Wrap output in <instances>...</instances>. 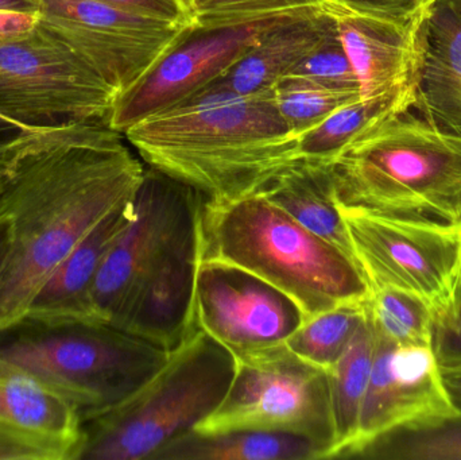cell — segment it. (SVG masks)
<instances>
[{
  "instance_id": "cell-1",
  "label": "cell",
  "mask_w": 461,
  "mask_h": 460,
  "mask_svg": "<svg viewBox=\"0 0 461 460\" xmlns=\"http://www.w3.org/2000/svg\"><path fill=\"white\" fill-rule=\"evenodd\" d=\"M104 121L32 132L8 159L0 267V327L26 315L65 257L116 205L137 194L142 161Z\"/></svg>"
},
{
  "instance_id": "cell-2",
  "label": "cell",
  "mask_w": 461,
  "mask_h": 460,
  "mask_svg": "<svg viewBox=\"0 0 461 460\" xmlns=\"http://www.w3.org/2000/svg\"><path fill=\"white\" fill-rule=\"evenodd\" d=\"M151 169L191 186L205 202L258 194L298 158V135L274 88L255 94L205 89L123 132Z\"/></svg>"
},
{
  "instance_id": "cell-3",
  "label": "cell",
  "mask_w": 461,
  "mask_h": 460,
  "mask_svg": "<svg viewBox=\"0 0 461 460\" xmlns=\"http://www.w3.org/2000/svg\"><path fill=\"white\" fill-rule=\"evenodd\" d=\"M202 259L240 267L293 300L303 318L367 304L371 289L357 261L259 194L205 202Z\"/></svg>"
},
{
  "instance_id": "cell-4",
  "label": "cell",
  "mask_w": 461,
  "mask_h": 460,
  "mask_svg": "<svg viewBox=\"0 0 461 460\" xmlns=\"http://www.w3.org/2000/svg\"><path fill=\"white\" fill-rule=\"evenodd\" d=\"M411 110L382 119L330 162L336 199L382 215L461 224V135Z\"/></svg>"
},
{
  "instance_id": "cell-5",
  "label": "cell",
  "mask_w": 461,
  "mask_h": 460,
  "mask_svg": "<svg viewBox=\"0 0 461 460\" xmlns=\"http://www.w3.org/2000/svg\"><path fill=\"white\" fill-rule=\"evenodd\" d=\"M235 372V356L194 327L135 393L81 421L73 460H153L218 410Z\"/></svg>"
},
{
  "instance_id": "cell-6",
  "label": "cell",
  "mask_w": 461,
  "mask_h": 460,
  "mask_svg": "<svg viewBox=\"0 0 461 460\" xmlns=\"http://www.w3.org/2000/svg\"><path fill=\"white\" fill-rule=\"evenodd\" d=\"M169 353L100 321L24 315L0 327V356L68 400L81 421L135 393Z\"/></svg>"
},
{
  "instance_id": "cell-7",
  "label": "cell",
  "mask_w": 461,
  "mask_h": 460,
  "mask_svg": "<svg viewBox=\"0 0 461 460\" xmlns=\"http://www.w3.org/2000/svg\"><path fill=\"white\" fill-rule=\"evenodd\" d=\"M339 211L371 291L389 289L416 300L429 312L436 338L452 331L461 319V224L340 204Z\"/></svg>"
},
{
  "instance_id": "cell-8",
  "label": "cell",
  "mask_w": 461,
  "mask_h": 460,
  "mask_svg": "<svg viewBox=\"0 0 461 460\" xmlns=\"http://www.w3.org/2000/svg\"><path fill=\"white\" fill-rule=\"evenodd\" d=\"M240 429L300 435L322 446L330 459L336 434L327 372L285 345L236 361L226 399L194 431Z\"/></svg>"
},
{
  "instance_id": "cell-9",
  "label": "cell",
  "mask_w": 461,
  "mask_h": 460,
  "mask_svg": "<svg viewBox=\"0 0 461 460\" xmlns=\"http://www.w3.org/2000/svg\"><path fill=\"white\" fill-rule=\"evenodd\" d=\"M116 94L76 51L38 26L0 42V115L30 129L108 121Z\"/></svg>"
},
{
  "instance_id": "cell-10",
  "label": "cell",
  "mask_w": 461,
  "mask_h": 460,
  "mask_svg": "<svg viewBox=\"0 0 461 460\" xmlns=\"http://www.w3.org/2000/svg\"><path fill=\"white\" fill-rule=\"evenodd\" d=\"M40 14V26L76 51L116 97L194 29L96 0H41Z\"/></svg>"
},
{
  "instance_id": "cell-11",
  "label": "cell",
  "mask_w": 461,
  "mask_h": 460,
  "mask_svg": "<svg viewBox=\"0 0 461 460\" xmlns=\"http://www.w3.org/2000/svg\"><path fill=\"white\" fill-rule=\"evenodd\" d=\"M194 327L236 361L285 345L303 323L298 305L262 278L202 259L194 289Z\"/></svg>"
},
{
  "instance_id": "cell-12",
  "label": "cell",
  "mask_w": 461,
  "mask_h": 460,
  "mask_svg": "<svg viewBox=\"0 0 461 460\" xmlns=\"http://www.w3.org/2000/svg\"><path fill=\"white\" fill-rule=\"evenodd\" d=\"M460 415L435 347L393 345L376 335L359 428L341 459H354L384 435L427 428Z\"/></svg>"
},
{
  "instance_id": "cell-13",
  "label": "cell",
  "mask_w": 461,
  "mask_h": 460,
  "mask_svg": "<svg viewBox=\"0 0 461 460\" xmlns=\"http://www.w3.org/2000/svg\"><path fill=\"white\" fill-rule=\"evenodd\" d=\"M278 19L189 30L135 86L116 97L107 123L123 134L138 122L204 91Z\"/></svg>"
},
{
  "instance_id": "cell-14",
  "label": "cell",
  "mask_w": 461,
  "mask_h": 460,
  "mask_svg": "<svg viewBox=\"0 0 461 460\" xmlns=\"http://www.w3.org/2000/svg\"><path fill=\"white\" fill-rule=\"evenodd\" d=\"M203 204L204 199L189 208L162 240L140 275L119 326L167 351L194 329Z\"/></svg>"
},
{
  "instance_id": "cell-15",
  "label": "cell",
  "mask_w": 461,
  "mask_h": 460,
  "mask_svg": "<svg viewBox=\"0 0 461 460\" xmlns=\"http://www.w3.org/2000/svg\"><path fill=\"white\" fill-rule=\"evenodd\" d=\"M203 199L191 186L158 170L146 169L134 197V212L108 251L91 292L92 319L121 326L145 267L184 213Z\"/></svg>"
},
{
  "instance_id": "cell-16",
  "label": "cell",
  "mask_w": 461,
  "mask_h": 460,
  "mask_svg": "<svg viewBox=\"0 0 461 460\" xmlns=\"http://www.w3.org/2000/svg\"><path fill=\"white\" fill-rule=\"evenodd\" d=\"M321 8L335 23L357 75L360 96H381L417 88L428 11L414 18L395 19L357 10L335 0H324Z\"/></svg>"
},
{
  "instance_id": "cell-17",
  "label": "cell",
  "mask_w": 461,
  "mask_h": 460,
  "mask_svg": "<svg viewBox=\"0 0 461 460\" xmlns=\"http://www.w3.org/2000/svg\"><path fill=\"white\" fill-rule=\"evenodd\" d=\"M335 32L332 18L322 10L308 15L279 18L207 89L235 94L273 89Z\"/></svg>"
},
{
  "instance_id": "cell-18",
  "label": "cell",
  "mask_w": 461,
  "mask_h": 460,
  "mask_svg": "<svg viewBox=\"0 0 461 460\" xmlns=\"http://www.w3.org/2000/svg\"><path fill=\"white\" fill-rule=\"evenodd\" d=\"M134 197L116 205L65 257L35 294L26 315L56 320H94L92 286L108 251L131 221Z\"/></svg>"
},
{
  "instance_id": "cell-19",
  "label": "cell",
  "mask_w": 461,
  "mask_h": 460,
  "mask_svg": "<svg viewBox=\"0 0 461 460\" xmlns=\"http://www.w3.org/2000/svg\"><path fill=\"white\" fill-rule=\"evenodd\" d=\"M414 108L438 129L461 135V0H435L428 10Z\"/></svg>"
},
{
  "instance_id": "cell-20",
  "label": "cell",
  "mask_w": 461,
  "mask_h": 460,
  "mask_svg": "<svg viewBox=\"0 0 461 460\" xmlns=\"http://www.w3.org/2000/svg\"><path fill=\"white\" fill-rule=\"evenodd\" d=\"M255 194L355 259L348 231L339 211L330 165L327 162L297 159Z\"/></svg>"
},
{
  "instance_id": "cell-21",
  "label": "cell",
  "mask_w": 461,
  "mask_h": 460,
  "mask_svg": "<svg viewBox=\"0 0 461 460\" xmlns=\"http://www.w3.org/2000/svg\"><path fill=\"white\" fill-rule=\"evenodd\" d=\"M0 421L77 448L81 419L64 397L0 356ZM75 458V455H73Z\"/></svg>"
},
{
  "instance_id": "cell-22",
  "label": "cell",
  "mask_w": 461,
  "mask_h": 460,
  "mask_svg": "<svg viewBox=\"0 0 461 460\" xmlns=\"http://www.w3.org/2000/svg\"><path fill=\"white\" fill-rule=\"evenodd\" d=\"M327 451L308 437L286 432L240 431L200 434L173 440L153 460H321Z\"/></svg>"
},
{
  "instance_id": "cell-23",
  "label": "cell",
  "mask_w": 461,
  "mask_h": 460,
  "mask_svg": "<svg viewBox=\"0 0 461 460\" xmlns=\"http://www.w3.org/2000/svg\"><path fill=\"white\" fill-rule=\"evenodd\" d=\"M417 88L381 96L362 97L338 108L327 119L298 138V158L330 164L352 140L400 111L416 107Z\"/></svg>"
},
{
  "instance_id": "cell-24",
  "label": "cell",
  "mask_w": 461,
  "mask_h": 460,
  "mask_svg": "<svg viewBox=\"0 0 461 460\" xmlns=\"http://www.w3.org/2000/svg\"><path fill=\"white\" fill-rule=\"evenodd\" d=\"M375 348L376 335L367 316L343 356L327 373L336 434L330 459H341L357 437Z\"/></svg>"
},
{
  "instance_id": "cell-25",
  "label": "cell",
  "mask_w": 461,
  "mask_h": 460,
  "mask_svg": "<svg viewBox=\"0 0 461 460\" xmlns=\"http://www.w3.org/2000/svg\"><path fill=\"white\" fill-rule=\"evenodd\" d=\"M368 316L367 304L340 305L305 319L285 346L306 364L330 372Z\"/></svg>"
},
{
  "instance_id": "cell-26",
  "label": "cell",
  "mask_w": 461,
  "mask_h": 460,
  "mask_svg": "<svg viewBox=\"0 0 461 460\" xmlns=\"http://www.w3.org/2000/svg\"><path fill=\"white\" fill-rule=\"evenodd\" d=\"M368 318L375 334L393 345L435 347L436 327L429 312L405 294L374 289Z\"/></svg>"
},
{
  "instance_id": "cell-27",
  "label": "cell",
  "mask_w": 461,
  "mask_h": 460,
  "mask_svg": "<svg viewBox=\"0 0 461 460\" xmlns=\"http://www.w3.org/2000/svg\"><path fill=\"white\" fill-rule=\"evenodd\" d=\"M354 459L461 460V415L427 428L384 435Z\"/></svg>"
},
{
  "instance_id": "cell-28",
  "label": "cell",
  "mask_w": 461,
  "mask_h": 460,
  "mask_svg": "<svg viewBox=\"0 0 461 460\" xmlns=\"http://www.w3.org/2000/svg\"><path fill=\"white\" fill-rule=\"evenodd\" d=\"M359 97L360 91L332 88L295 76H287L274 86L276 107L298 138Z\"/></svg>"
},
{
  "instance_id": "cell-29",
  "label": "cell",
  "mask_w": 461,
  "mask_h": 460,
  "mask_svg": "<svg viewBox=\"0 0 461 460\" xmlns=\"http://www.w3.org/2000/svg\"><path fill=\"white\" fill-rule=\"evenodd\" d=\"M324 0H208L196 11V27L218 29L268 19L320 13Z\"/></svg>"
},
{
  "instance_id": "cell-30",
  "label": "cell",
  "mask_w": 461,
  "mask_h": 460,
  "mask_svg": "<svg viewBox=\"0 0 461 460\" xmlns=\"http://www.w3.org/2000/svg\"><path fill=\"white\" fill-rule=\"evenodd\" d=\"M289 76L306 78L332 88L360 91L354 68L341 45L338 30L309 54Z\"/></svg>"
},
{
  "instance_id": "cell-31",
  "label": "cell",
  "mask_w": 461,
  "mask_h": 460,
  "mask_svg": "<svg viewBox=\"0 0 461 460\" xmlns=\"http://www.w3.org/2000/svg\"><path fill=\"white\" fill-rule=\"evenodd\" d=\"M75 447L0 421V460H73Z\"/></svg>"
},
{
  "instance_id": "cell-32",
  "label": "cell",
  "mask_w": 461,
  "mask_h": 460,
  "mask_svg": "<svg viewBox=\"0 0 461 460\" xmlns=\"http://www.w3.org/2000/svg\"><path fill=\"white\" fill-rule=\"evenodd\" d=\"M130 13L178 26L196 27V11L188 0H96Z\"/></svg>"
},
{
  "instance_id": "cell-33",
  "label": "cell",
  "mask_w": 461,
  "mask_h": 460,
  "mask_svg": "<svg viewBox=\"0 0 461 460\" xmlns=\"http://www.w3.org/2000/svg\"><path fill=\"white\" fill-rule=\"evenodd\" d=\"M341 5L387 18L411 19L427 13L432 0H335Z\"/></svg>"
},
{
  "instance_id": "cell-34",
  "label": "cell",
  "mask_w": 461,
  "mask_h": 460,
  "mask_svg": "<svg viewBox=\"0 0 461 460\" xmlns=\"http://www.w3.org/2000/svg\"><path fill=\"white\" fill-rule=\"evenodd\" d=\"M40 22V13L0 10V42L27 37L38 29Z\"/></svg>"
},
{
  "instance_id": "cell-35",
  "label": "cell",
  "mask_w": 461,
  "mask_h": 460,
  "mask_svg": "<svg viewBox=\"0 0 461 460\" xmlns=\"http://www.w3.org/2000/svg\"><path fill=\"white\" fill-rule=\"evenodd\" d=\"M37 130L41 129H30L0 115V162L5 161L26 138Z\"/></svg>"
},
{
  "instance_id": "cell-36",
  "label": "cell",
  "mask_w": 461,
  "mask_h": 460,
  "mask_svg": "<svg viewBox=\"0 0 461 460\" xmlns=\"http://www.w3.org/2000/svg\"><path fill=\"white\" fill-rule=\"evenodd\" d=\"M435 350L440 362L461 361V319L452 331L436 338Z\"/></svg>"
},
{
  "instance_id": "cell-37",
  "label": "cell",
  "mask_w": 461,
  "mask_h": 460,
  "mask_svg": "<svg viewBox=\"0 0 461 460\" xmlns=\"http://www.w3.org/2000/svg\"><path fill=\"white\" fill-rule=\"evenodd\" d=\"M41 0H0V10L40 13Z\"/></svg>"
},
{
  "instance_id": "cell-38",
  "label": "cell",
  "mask_w": 461,
  "mask_h": 460,
  "mask_svg": "<svg viewBox=\"0 0 461 460\" xmlns=\"http://www.w3.org/2000/svg\"><path fill=\"white\" fill-rule=\"evenodd\" d=\"M440 365L447 383L461 386V361L440 362Z\"/></svg>"
},
{
  "instance_id": "cell-39",
  "label": "cell",
  "mask_w": 461,
  "mask_h": 460,
  "mask_svg": "<svg viewBox=\"0 0 461 460\" xmlns=\"http://www.w3.org/2000/svg\"><path fill=\"white\" fill-rule=\"evenodd\" d=\"M8 240H10V221L7 216H0V267L7 256Z\"/></svg>"
},
{
  "instance_id": "cell-40",
  "label": "cell",
  "mask_w": 461,
  "mask_h": 460,
  "mask_svg": "<svg viewBox=\"0 0 461 460\" xmlns=\"http://www.w3.org/2000/svg\"><path fill=\"white\" fill-rule=\"evenodd\" d=\"M10 156H8L5 161L0 162V216L3 215V210H5V188H7V167Z\"/></svg>"
},
{
  "instance_id": "cell-41",
  "label": "cell",
  "mask_w": 461,
  "mask_h": 460,
  "mask_svg": "<svg viewBox=\"0 0 461 460\" xmlns=\"http://www.w3.org/2000/svg\"><path fill=\"white\" fill-rule=\"evenodd\" d=\"M449 389H451L452 396H454L455 401H456L457 407L460 408L461 410V386L456 385H448Z\"/></svg>"
},
{
  "instance_id": "cell-42",
  "label": "cell",
  "mask_w": 461,
  "mask_h": 460,
  "mask_svg": "<svg viewBox=\"0 0 461 460\" xmlns=\"http://www.w3.org/2000/svg\"><path fill=\"white\" fill-rule=\"evenodd\" d=\"M188 2L191 3V5L194 8V11H197L200 7H202V5H204L208 0H188Z\"/></svg>"
},
{
  "instance_id": "cell-43",
  "label": "cell",
  "mask_w": 461,
  "mask_h": 460,
  "mask_svg": "<svg viewBox=\"0 0 461 460\" xmlns=\"http://www.w3.org/2000/svg\"><path fill=\"white\" fill-rule=\"evenodd\" d=\"M435 2V0H432V3Z\"/></svg>"
}]
</instances>
